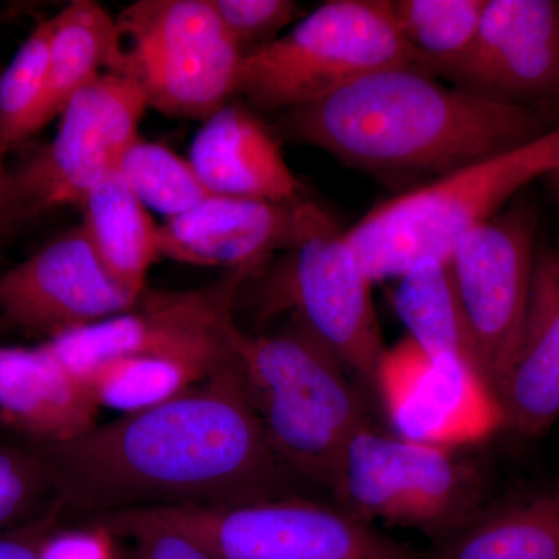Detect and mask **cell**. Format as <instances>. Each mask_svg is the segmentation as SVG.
Segmentation results:
<instances>
[{
    "label": "cell",
    "instance_id": "cell-1",
    "mask_svg": "<svg viewBox=\"0 0 559 559\" xmlns=\"http://www.w3.org/2000/svg\"><path fill=\"white\" fill-rule=\"evenodd\" d=\"M62 509L94 513L231 506L296 496L300 477L271 447L240 360L151 409L64 443H36Z\"/></svg>",
    "mask_w": 559,
    "mask_h": 559
},
{
    "label": "cell",
    "instance_id": "cell-2",
    "mask_svg": "<svg viewBox=\"0 0 559 559\" xmlns=\"http://www.w3.org/2000/svg\"><path fill=\"white\" fill-rule=\"evenodd\" d=\"M513 102L448 87L417 68H390L288 109L289 139L389 179H437L535 139Z\"/></svg>",
    "mask_w": 559,
    "mask_h": 559
},
{
    "label": "cell",
    "instance_id": "cell-3",
    "mask_svg": "<svg viewBox=\"0 0 559 559\" xmlns=\"http://www.w3.org/2000/svg\"><path fill=\"white\" fill-rule=\"evenodd\" d=\"M558 167L559 128L382 202L345 241L371 283L396 280L419 261L450 260L518 191Z\"/></svg>",
    "mask_w": 559,
    "mask_h": 559
},
{
    "label": "cell",
    "instance_id": "cell-4",
    "mask_svg": "<svg viewBox=\"0 0 559 559\" xmlns=\"http://www.w3.org/2000/svg\"><path fill=\"white\" fill-rule=\"evenodd\" d=\"M235 349L271 447L301 480L330 489L349 437L370 423L348 370L299 323L238 330Z\"/></svg>",
    "mask_w": 559,
    "mask_h": 559
},
{
    "label": "cell",
    "instance_id": "cell-5",
    "mask_svg": "<svg viewBox=\"0 0 559 559\" xmlns=\"http://www.w3.org/2000/svg\"><path fill=\"white\" fill-rule=\"evenodd\" d=\"M390 68L429 72L404 43L390 0H331L245 51L237 94L263 110H288Z\"/></svg>",
    "mask_w": 559,
    "mask_h": 559
},
{
    "label": "cell",
    "instance_id": "cell-6",
    "mask_svg": "<svg viewBox=\"0 0 559 559\" xmlns=\"http://www.w3.org/2000/svg\"><path fill=\"white\" fill-rule=\"evenodd\" d=\"M242 55L210 0H140L116 17L106 69L146 108L205 120L237 94Z\"/></svg>",
    "mask_w": 559,
    "mask_h": 559
},
{
    "label": "cell",
    "instance_id": "cell-7",
    "mask_svg": "<svg viewBox=\"0 0 559 559\" xmlns=\"http://www.w3.org/2000/svg\"><path fill=\"white\" fill-rule=\"evenodd\" d=\"M146 103L130 81L103 72L60 114L53 139L0 175V240L51 210L83 207L139 138Z\"/></svg>",
    "mask_w": 559,
    "mask_h": 559
},
{
    "label": "cell",
    "instance_id": "cell-8",
    "mask_svg": "<svg viewBox=\"0 0 559 559\" xmlns=\"http://www.w3.org/2000/svg\"><path fill=\"white\" fill-rule=\"evenodd\" d=\"M329 491L356 520L419 530L436 543L480 511V480L455 451L378 432L371 423L349 437Z\"/></svg>",
    "mask_w": 559,
    "mask_h": 559
},
{
    "label": "cell",
    "instance_id": "cell-9",
    "mask_svg": "<svg viewBox=\"0 0 559 559\" xmlns=\"http://www.w3.org/2000/svg\"><path fill=\"white\" fill-rule=\"evenodd\" d=\"M119 513L180 533L216 559H429L341 507L301 496Z\"/></svg>",
    "mask_w": 559,
    "mask_h": 559
},
{
    "label": "cell",
    "instance_id": "cell-10",
    "mask_svg": "<svg viewBox=\"0 0 559 559\" xmlns=\"http://www.w3.org/2000/svg\"><path fill=\"white\" fill-rule=\"evenodd\" d=\"M253 267L227 272L205 288L143 293L131 310L46 342L73 374L119 356L190 364L213 374L237 359L235 300Z\"/></svg>",
    "mask_w": 559,
    "mask_h": 559
},
{
    "label": "cell",
    "instance_id": "cell-11",
    "mask_svg": "<svg viewBox=\"0 0 559 559\" xmlns=\"http://www.w3.org/2000/svg\"><path fill=\"white\" fill-rule=\"evenodd\" d=\"M536 224L535 207L516 202L471 231L448 260L477 366L496 395L527 319Z\"/></svg>",
    "mask_w": 559,
    "mask_h": 559
},
{
    "label": "cell",
    "instance_id": "cell-12",
    "mask_svg": "<svg viewBox=\"0 0 559 559\" xmlns=\"http://www.w3.org/2000/svg\"><path fill=\"white\" fill-rule=\"evenodd\" d=\"M371 286L344 231L334 227L290 250L271 278L264 310L296 311L297 323L373 389L385 345Z\"/></svg>",
    "mask_w": 559,
    "mask_h": 559
},
{
    "label": "cell",
    "instance_id": "cell-13",
    "mask_svg": "<svg viewBox=\"0 0 559 559\" xmlns=\"http://www.w3.org/2000/svg\"><path fill=\"white\" fill-rule=\"evenodd\" d=\"M373 389L401 439L457 451L506 426L498 395L473 362L429 355L409 337L385 348Z\"/></svg>",
    "mask_w": 559,
    "mask_h": 559
},
{
    "label": "cell",
    "instance_id": "cell-14",
    "mask_svg": "<svg viewBox=\"0 0 559 559\" xmlns=\"http://www.w3.org/2000/svg\"><path fill=\"white\" fill-rule=\"evenodd\" d=\"M138 300L109 277L81 224L0 275V319L49 340L131 310Z\"/></svg>",
    "mask_w": 559,
    "mask_h": 559
},
{
    "label": "cell",
    "instance_id": "cell-15",
    "mask_svg": "<svg viewBox=\"0 0 559 559\" xmlns=\"http://www.w3.org/2000/svg\"><path fill=\"white\" fill-rule=\"evenodd\" d=\"M337 227L311 202L213 194L159 226V255L197 266L255 267L278 250H296Z\"/></svg>",
    "mask_w": 559,
    "mask_h": 559
},
{
    "label": "cell",
    "instance_id": "cell-16",
    "mask_svg": "<svg viewBox=\"0 0 559 559\" xmlns=\"http://www.w3.org/2000/svg\"><path fill=\"white\" fill-rule=\"evenodd\" d=\"M452 80L503 102L559 90L558 0H487L473 47Z\"/></svg>",
    "mask_w": 559,
    "mask_h": 559
},
{
    "label": "cell",
    "instance_id": "cell-17",
    "mask_svg": "<svg viewBox=\"0 0 559 559\" xmlns=\"http://www.w3.org/2000/svg\"><path fill=\"white\" fill-rule=\"evenodd\" d=\"M189 160L213 194L263 201L300 198L299 179L274 134L240 103H227L204 120Z\"/></svg>",
    "mask_w": 559,
    "mask_h": 559
},
{
    "label": "cell",
    "instance_id": "cell-18",
    "mask_svg": "<svg viewBox=\"0 0 559 559\" xmlns=\"http://www.w3.org/2000/svg\"><path fill=\"white\" fill-rule=\"evenodd\" d=\"M507 428L535 437L559 417V259L536 255L527 319L498 392Z\"/></svg>",
    "mask_w": 559,
    "mask_h": 559
},
{
    "label": "cell",
    "instance_id": "cell-19",
    "mask_svg": "<svg viewBox=\"0 0 559 559\" xmlns=\"http://www.w3.org/2000/svg\"><path fill=\"white\" fill-rule=\"evenodd\" d=\"M0 414L36 443H64L97 426V406L46 345L0 347Z\"/></svg>",
    "mask_w": 559,
    "mask_h": 559
},
{
    "label": "cell",
    "instance_id": "cell-20",
    "mask_svg": "<svg viewBox=\"0 0 559 559\" xmlns=\"http://www.w3.org/2000/svg\"><path fill=\"white\" fill-rule=\"evenodd\" d=\"M81 226L109 277L140 299L151 264L159 255V226L119 170L110 171L84 201Z\"/></svg>",
    "mask_w": 559,
    "mask_h": 559
},
{
    "label": "cell",
    "instance_id": "cell-21",
    "mask_svg": "<svg viewBox=\"0 0 559 559\" xmlns=\"http://www.w3.org/2000/svg\"><path fill=\"white\" fill-rule=\"evenodd\" d=\"M429 559H559V489L480 510Z\"/></svg>",
    "mask_w": 559,
    "mask_h": 559
},
{
    "label": "cell",
    "instance_id": "cell-22",
    "mask_svg": "<svg viewBox=\"0 0 559 559\" xmlns=\"http://www.w3.org/2000/svg\"><path fill=\"white\" fill-rule=\"evenodd\" d=\"M51 20L49 68L36 120L38 131L60 117L76 92L102 75L116 27V17L92 0H75Z\"/></svg>",
    "mask_w": 559,
    "mask_h": 559
},
{
    "label": "cell",
    "instance_id": "cell-23",
    "mask_svg": "<svg viewBox=\"0 0 559 559\" xmlns=\"http://www.w3.org/2000/svg\"><path fill=\"white\" fill-rule=\"evenodd\" d=\"M393 307L419 348L469 360L479 369L448 261L423 260L404 272L396 278Z\"/></svg>",
    "mask_w": 559,
    "mask_h": 559
},
{
    "label": "cell",
    "instance_id": "cell-24",
    "mask_svg": "<svg viewBox=\"0 0 559 559\" xmlns=\"http://www.w3.org/2000/svg\"><path fill=\"white\" fill-rule=\"evenodd\" d=\"M487 0H390L404 43L430 73L452 79L468 57Z\"/></svg>",
    "mask_w": 559,
    "mask_h": 559
},
{
    "label": "cell",
    "instance_id": "cell-25",
    "mask_svg": "<svg viewBox=\"0 0 559 559\" xmlns=\"http://www.w3.org/2000/svg\"><path fill=\"white\" fill-rule=\"evenodd\" d=\"M97 406L123 414L151 409L212 374L190 364L148 356H119L75 374Z\"/></svg>",
    "mask_w": 559,
    "mask_h": 559
},
{
    "label": "cell",
    "instance_id": "cell-26",
    "mask_svg": "<svg viewBox=\"0 0 559 559\" xmlns=\"http://www.w3.org/2000/svg\"><path fill=\"white\" fill-rule=\"evenodd\" d=\"M117 170L146 209L156 210L167 219L213 197L189 159L140 135L124 151Z\"/></svg>",
    "mask_w": 559,
    "mask_h": 559
},
{
    "label": "cell",
    "instance_id": "cell-27",
    "mask_svg": "<svg viewBox=\"0 0 559 559\" xmlns=\"http://www.w3.org/2000/svg\"><path fill=\"white\" fill-rule=\"evenodd\" d=\"M53 20L39 22L5 69L0 70V162L22 140L38 132L36 120L46 92Z\"/></svg>",
    "mask_w": 559,
    "mask_h": 559
},
{
    "label": "cell",
    "instance_id": "cell-28",
    "mask_svg": "<svg viewBox=\"0 0 559 559\" xmlns=\"http://www.w3.org/2000/svg\"><path fill=\"white\" fill-rule=\"evenodd\" d=\"M210 5L242 51L246 44L260 47L277 39L278 32L299 14V5L293 0H210Z\"/></svg>",
    "mask_w": 559,
    "mask_h": 559
},
{
    "label": "cell",
    "instance_id": "cell-29",
    "mask_svg": "<svg viewBox=\"0 0 559 559\" xmlns=\"http://www.w3.org/2000/svg\"><path fill=\"white\" fill-rule=\"evenodd\" d=\"M49 489L53 491L38 459L0 447V532L16 527Z\"/></svg>",
    "mask_w": 559,
    "mask_h": 559
},
{
    "label": "cell",
    "instance_id": "cell-30",
    "mask_svg": "<svg viewBox=\"0 0 559 559\" xmlns=\"http://www.w3.org/2000/svg\"><path fill=\"white\" fill-rule=\"evenodd\" d=\"M97 522L114 535L130 536L139 546L140 559H216L180 533L160 525L135 520L130 514L110 513L97 516Z\"/></svg>",
    "mask_w": 559,
    "mask_h": 559
},
{
    "label": "cell",
    "instance_id": "cell-31",
    "mask_svg": "<svg viewBox=\"0 0 559 559\" xmlns=\"http://www.w3.org/2000/svg\"><path fill=\"white\" fill-rule=\"evenodd\" d=\"M114 536L100 522L91 528L53 530L40 543L38 559H116Z\"/></svg>",
    "mask_w": 559,
    "mask_h": 559
},
{
    "label": "cell",
    "instance_id": "cell-32",
    "mask_svg": "<svg viewBox=\"0 0 559 559\" xmlns=\"http://www.w3.org/2000/svg\"><path fill=\"white\" fill-rule=\"evenodd\" d=\"M62 506L57 500L53 507L38 518L0 532V559H38L40 543L53 532Z\"/></svg>",
    "mask_w": 559,
    "mask_h": 559
},
{
    "label": "cell",
    "instance_id": "cell-33",
    "mask_svg": "<svg viewBox=\"0 0 559 559\" xmlns=\"http://www.w3.org/2000/svg\"><path fill=\"white\" fill-rule=\"evenodd\" d=\"M7 165H3L2 162H0V175H2L3 170H5Z\"/></svg>",
    "mask_w": 559,
    "mask_h": 559
},
{
    "label": "cell",
    "instance_id": "cell-34",
    "mask_svg": "<svg viewBox=\"0 0 559 559\" xmlns=\"http://www.w3.org/2000/svg\"><path fill=\"white\" fill-rule=\"evenodd\" d=\"M554 176H555V178L558 179V182H559V167H558V170L554 173Z\"/></svg>",
    "mask_w": 559,
    "mask_h": 559
}]
</instances>
